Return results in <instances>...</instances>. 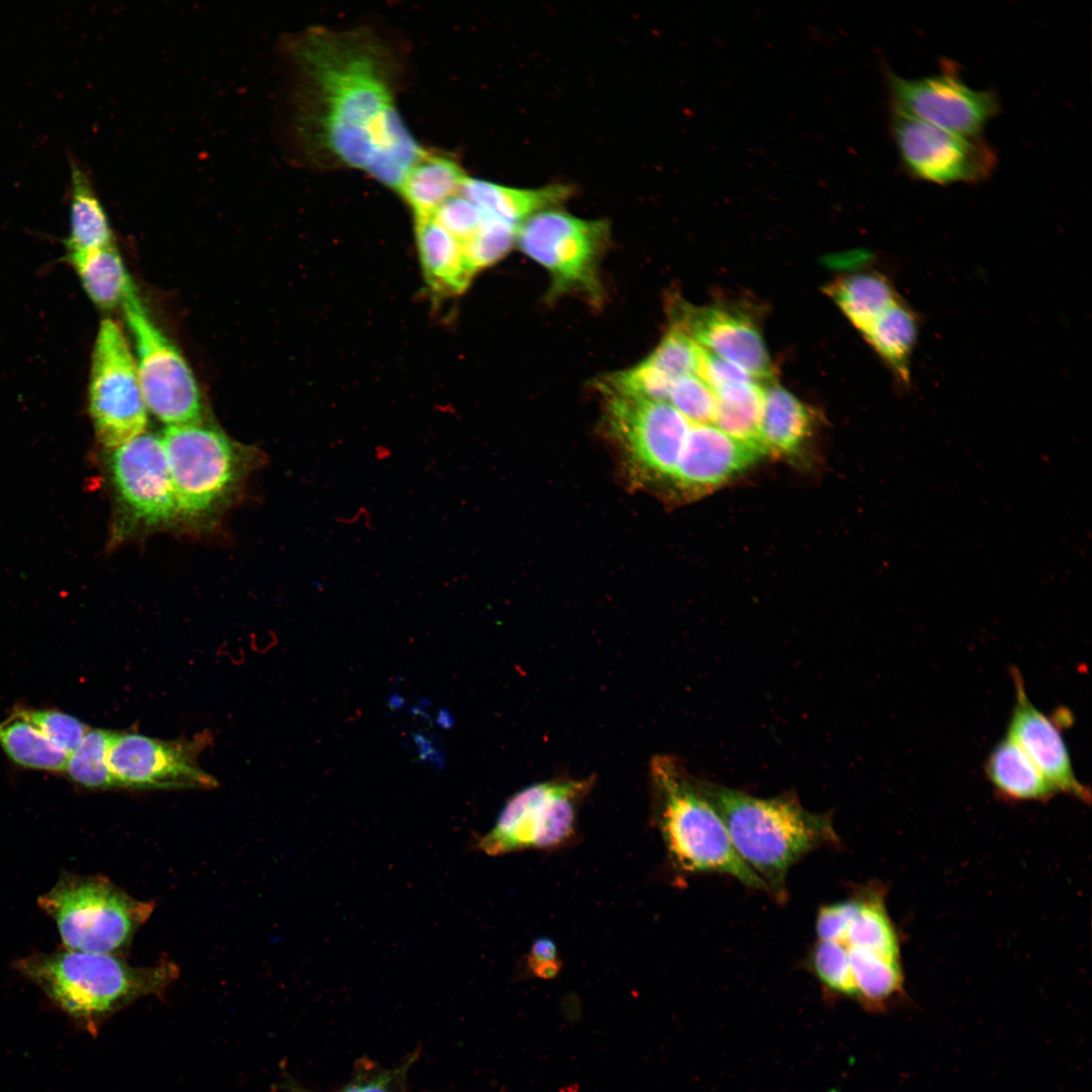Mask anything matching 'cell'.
<instances>
[{
    "instance_id": "obj_1",
    "label": "cell",
    "mask_w": 1092,
    "mask_h": 1092,
    "mask_svg": "<svg viewBox=\"0 0 1092 1092\" xmlns=\"http://www.w3.org/2000/svg\"><path fill=\"white\" fill-rule=\"evenodd\" d=\"M296 74L293 128L314 162L360 170L396 190L426 151L397 110V63L364 28H308L285 44Z\"/></svg>"
},
{
    "instance_id": "obj_2",
    "label": "cell",
    "mask_w": 1092,
    "mask_h": 1092,
    "mask_svg": "<svg viewBox=\"0 0 1092 1092\" xmlns=\"http://www.w3.org/2000/svg\"><path fill=\"white\" fill-rule=\"evenodd\" d=\"M696 780L723 820L737 854L779 897L784 896L793 864L811 850L838 840L831 819L808 811L792 794L759 798Z\"/></svg>"
},
{
    "instance_id": "obj_3",
    "label": "cell",
    "mask_w": 1092,
    "mask_h": 1092,
    "mask_svg": "<svg viewBox=\"0 0 1092 1092\" xmlns=\"http://www.w3.org/2000/svg\"><path fill=\"white\" fill-rule=\"evenodd\" d=\"M696 779L673 755L656 754L650 760L653 819L672 866L684 874L726 875L769 892L737 854L723 820Z\"/></svg>"
},
{
    "instance_id": "obj_4",
    "label": "cell",
    "mask_w": 1092,
    "mask_h": 1092,
    "mask_svg": "<svg viewBox=\"0 0 1092 1092\" xmlns=\"http://www.w3.org/2000/svg\"><path fill=\"white\" fill-rule=\"evenodd\" d=\"M19 970L90 1028L136 999L160 995L178 976L172 963L133 967L111 953L69 948L24 959Z\"/></svg>"
},
{
    "instance_id": "obj_5",
    "label": "cell",
    "mask_w": 1092,
    "mask_h": 1092,
    "mask_svg": "<svg viewBox=\"0 0 1092 1092\" xmlns=\"http://www.w3.org/2000/svg\"><path fill=\"white\" fill-rule=\"evenodd\" d=\"M180 518H208L231 499L253 462L250 447L198 424L167 426L161 435Z\"/></svg>"
},
{
    "instance_id": "obj_6",
    "label": "cell",
    "mask_w": 1092,
    "mask_h": 1092,
    "mask_svg": "<svg viewBox=\"0 0 1092 1092\" xmlns=\"http://www.w3.org/2000/svg\"><path fill=\"white\" fill-rule=\"evenodd\" d=\"M67 948L112 953L129 941L154 904L139 901L105 879L66 878L39 899Z\"/></svg>"
},
{
    "instance_id": "obj_7",
    "label": "cell",
    "mask_w": 1092,
    "mask_h": 1092,
    "mask_svg": "<svg viewBox=\"0 0 1092 1092\" xmlns=\"http://www.w3.org/2000/svg\"><path fill=\"white\" fill-rule=\"evenodd\" d=\"M595 778L557 779L529 785L504 805L492 828L477 841L487 855L553 849L571 841L578 810Z\"/></svg>"
},
{
    "instance_id": "obj_8",
    "label": "cell",
    "mask_w": 1092,
    "mask_h": 1092,
    "mask_svg": "<svg viewBox=\"0 0 1092 1092\" xmlns=\"http://www.w3.org/2000/svg\"><path fill=\"white\" fill-rule=\"evenodd\" d=\"M148 411L167 426L201 423L203 406L192 370L152 320L133 287L122 305Z\"/></svg>"
},
{
    "instance_id": "obj_9",
    "label": "cell",
    "mask_w": 1092,
    "mask_h": 1092,
    "mask_svg": "<svg viewBox=\"0 0 1092 1092\" xmlns=\"http://www.w3.org/2000/svg\"><path fill=\"white\" fill-rule=\"evenodd\" d=\"M607 235L603 221L550 208L521 224L516 243L548 271L551 296L578 291L598 299V268Z\"/></svg>"
},
{
    "instance_id": "obj_10",
    "label": "cell",
    "mask_w": 1092,
    "mask_h": 1092,
    "mask_svg": "<svg viewBox=\"0 0 1092 1092\" xmlns=\"http://www.w3.org/2000/svg\"><path fill=\"white\" fill-rule=\"evenodd\" d=\"M89 412L99 442L112 450L145 432L148 408L134 357L119 326L101 322L92 355Z\"/></svg>"
},
{
    "instance_id": "obj_11",
    "label": "cell",
    "mask_w": 1092,
    "mask_h": 1092,
    "mask_svg": "<svg viewBox=\"0 0 1092 1092\" xmlns=\"http://www.w3.org/2000/svg\"><path fill=\"white\" fill-rule=\"evenodd\" d=\"M890 133L903 169L920 181L974 184L996 168V153L981 136L953 133L892 111Z\"/></svg>"
},
{
    "instance_id": "obj_12",
    "label": "cell",
    "mask_w": 1092,
    "mask_h": 1092,
    "mask_svg": "<svg viewBox=\"0 0 1092 1092\" xmlns=\"http://www.w3.org/2000/svg\"><path fill=\"white\" fill-rule=\"evenodd\" d=\"M890 111L944 130L980 136L1000 111L993 91L978 90L965 83L954 65L944 63L940 72L920 78H904L885 71Z\"/></svg>"
},
{
    "instance_id": "obj_13",
    "label": "cell",
    "mask_w": 1092,
    "mask_h": 1092,
    "mask_svg": "<svg viewBox=\"0 0 1092 1092\" xmlns=\"http://www.w3.org/2000/svg\"><path fill=\"white\" fill-rule=\"evenodd\" d=\"M110 451L108 469L123 528L153 529L180 518L161 437L144 432Z\"/></svg>"
},
{
    "instance_id": "obj_14",
    "label": "cell",
    "mask_w": 1092,
    "mask_h": 1092,
    "mask_svg": "<svg viewBox=\"0 0 1092 1092\" xmlns=\"http://www.w3.org/2000/svg\"><path fill=\"white\" fill-rule=\"evenodd\" d=\"M609 428L647 477L673 478L691 423L670 403L603 391Z\"/></svg>"
},
{
    "instance_id": "obj_15",
    "label": "cell",
    "mask_w": 1092,
    "mask_h": 1092,
    "mask_svg": "<svg viewBox=\"0 0 1092 1092\" xmlns=\"http://www.w3.org/2000/svg\"><path fill=\"white\" fill-rule=\"evenodd\" d=\"M201 741H166L135 733H115L107 762L115 787L212 789L217 781L197 761Z\"/></svg>"
},
{
    "instance_id": "obj_16",
    "label": "cell",
    "mask_w": 1092,
    "mask_h": 1092,
    "mask_svg": "<svg viewBox=\"0 0 1092 1092\" xmlns=\"http://www.w3.org/2000/svg\"><path fill=\"white\" fill-rule=\"evenodd\" d=\"M673 323L700 347L740 367L761 384L774 371L763 339L753 321L728 306H694L677 301Z\"/></svg>"
},
{
    "instance_id": "obj_17",
    "label": "cell",
    "mask_w": 1092,
    "mask_h": 1092,
    "mask_svg": "<svg viewBox=\"0 0 1092 1092\" xmlns=\"http://www.w3.org/2000/svg\"><path fill=\"white\" fill-rule=\"evenodd\" d=\"M1011 674L1016 697L1007 736L1025 752L1057 792L1089 802L1090 792L1074 772L1060 725L1031 703L1020 672L1012 668Z\"/></svg>"
},
{
    "instance_id": "obj_18",
    "label": "cell",
    "mask_w": 1092,
    "mask_h": 1092,
    "mask_svg": "<svg viewBox=\"0 0 1092 1092\" xmlns=\"http://www.w3.org/2000/svg\"><path fill=\"white\" fill-rule=\"evenodd\" d=\"M765 454L763 448L737 440L714 425L691 424L672 480L695 492L704 491L726 482Z\"/></svg>"
},
{
    "instance_id": "obj_19",
    "label": "cell",
    "mask_w": 1092,
    "mask_h": 1092,
    "mask_svg": "<svg viewBox=\"0 0 1092 1092\" xmlns=\"http://www.w3.org/2000/svg\"><path fill=\"white\" fill-rule=\"evenodd\" d=\"M415 233L421 264L430 288L441 295L464 291L474 272L465 258L462 243L430 216L415 217Z\"/></svg>"
},
{
    "instance_id": "obj_20",
    "label": "cell",
    "mask_w": 1092,
    "mask_h": 1092,
    "mask_svg": "<svg viewBox=\"0 0 1092 1092\" xmlns=\"http://www.w3.org/2000/svg\"><path fill=\"white\" fill-rule=\"evenodd\" d=\"M462 189L486 214L517 229L536 213L563 201L570 193L568 187L561 185L521 189L469 176L464 178Z\"/></svg>"
},
{
    "instance_id": "obj_21",
    "label": "cell",
    "mask_w": 1092,
    "mask_h": 1092,
    "mask_svg": "<svg viewBox=\"0 0 1092 1092\" xmlns=\"http://www.w3.org/2000/svg\"><path fill=\"white\" fill-rule=\"evenodd\" d=\"M812 414L805 403L774 381L762 384L759 441L766 453L795 454L809 437Z\"/></svg>"
},
{
    "instance_id": "obj_22",
    "label": "cell",
    "mask_w": 1092,
    "mask_h": 1092,
    "mask_svg": "<svg viewBox=\"0 0 1092 1092\" xmlns=\"http://www.w3.org/2000/svg\"><path fill=\"white\" fill-rule=\"evenodd\" d=\"M65 243L69 254L114 245L113 232L94 183L74 158L70 160V232Z\"/></svg>"
},
{
    "instance_id": "obj_23",
    "label": "cell",
    "mask_w": 1092,
    "mask_h": 1092,
    "mask_svg": "<svg viewBox=\"0 0 1092 1092\" xmlns=\"http://www.w3.org/2000/svg\"><path fill=\"white\" fill-rule=\"evenodd\" d=\"M466 174L452 156L427 150L395 190L414 217L430 214L460 186Z\"/></svg>"
},
{
    "instance_id": "obj_24",
    "label": "cell",
    "mask_w": 1092,
    "mask_h": 1092,
    "mask_svg": "<svg viewBox=\"0 0 1092 1092\" xmlns=\"http://www.w3.org/2000/svg\"><path fill=\"white\" fill-rule=\"evenodd\" d=\"M919 326L917 313L901 297L863 335L903 387L911 381V358Z\"/></svg>"
},
{
    "instance_id": "obj_25",
    "label": "cell",
    "mask_w": 1092,
    "mask_h": 1092,
    "mask_svg": "<svg viewBox=\"0 0 1092 1092\" xmlns=\"http://www.w3.org/2000/svg\"><path fill=\"white\" fill-rule=\"evenodd\" d=\"M985 771L995 790L1013 801H1044L1056 789L1008 736L987 756Z\"/></svg>"
},
{
    "instance_id": "obj_26",
    "label": "cell",
    "mask_w": 1092,
    "mask_h": 1092,
    "mask_svg": "<svg viewBox=\"0 0 1092 1092\" xmlns=\"http://www.w3.org/2000/svg\"><path fill=\"white\" fill-rule=\"evenodd\" d=\"M825 292L862 336L901 298L889 278L875 271L839 277Z\"/></svg>"
},
{
    "instance_id": "obj_27",
    "label": "cell",
    "mask_w": 1092,
    "mask_h": 1092,
    "mask_svg": "<svg viewBox=\"0 0 1092 1092\" xmlns=\"http://www.w3.org/2000/svg\"><path fill=\"white\" fill-rule=\"evenodd\" d=\"M68 260L90 299L100 308L121 306L134 287L115 245L71 253Z\"/></svg>"
},
{
    "instance_id": "obj_28",
    "label": "cell",
    "mask_w": 1092,
    "mask_h": 1092,
    "mask_svg": "<svg viewBox=\"0 0 1092 1092\" xmlns=\"http://www.w3.org/2000/svg\"><path fill=\"white\" fill-rule=\"evenodd\" d=\"M847 948L855 1001L868 1009L882 1010L902 989L899 959L858 947Z\"/></svg>"
},
{
    "instance_id": "obj_29",
    "label": "cell",
    "mask_w": 1092,
    "mask_h": 1092,
    "mask_svg": "<svg viewBox=\"0 0 1092 1092\" xmlns=\"http://www.w3.org/2000/svg\"><path fill=\"white\" fill-rule=\"evenodd\" d=\"M715 426L737 440L763 448L758 433L762 384L756 380L735 383L715 391Z\"/></svg>"
},
{
    "instance_id": "obj_30",
    "label": "cell",
    "mask_w": 1092,
    "mask_h": 1092,
    "mask_svg": "<svg viewBox=\"0 0 1092 1092\" xmlns=\"http://www.w3.org/2000/svg\"><path fill=\"white\" fill-rule=\"evenodd\" d=\"M0 746L10 759L24 767L62 771L68 760L66 752L18 717L0 724Z\"/></svg>"
},
{
    "instance_id": "obj_31",
    "label": "cell",
    "mask_w": 1092,
    "mask_h": 1092,
    "mask_svg": "<svg viewBox=\"0 0 1092 1092\" xmlns=\"http://www.w3.org/2000/svg\"><path fill=\"white\" fill-rule=\"evenodd\" d=\"M856 900V909L843 943L848 947L863 948L899 959L898 936L882 898L868 895Z\"/></svg>"
},
{
    "instance_id": "obj_32",
    "label": "cell",
    "mask_w": 1092,
    "mask_h": 1092,
    "mask_svg": "<svg viewBox=\"0 0 1092 1092\" xmlns=\"http://www.w3.org/2000/svg\"><path fill=\"white\" fill-rule=\"evenodd\" d=\"M111 736V731L103 729L87 731L66 763L65 770L74 782L93 789L115 787L107 762Z\"/></svg>"
},
{
    "instance_id": "obj_33",
    "label": "cell",
    "mask_w": 1092,
    "mask_h": 1092,
    "mask_svg": "<svg viewBox=\"0 0 1092 1092\" xmlns=\"http://www.w3.org/2000/svg\"><path fill=\"white\" fill-rule=\"evenodd\" d=\"M810 964L827 992L855 1000L848 948L843 942L818 940L812 950Z\"/></svg>"
},
{
    "instance_id": "obj_34",
    "label": "cell",
    "mask_w": 1092,
    "mask_h": 1092,
    "mask_svg": "<svg viewBox=\"0 0 1092 1092\" xmlns=\"http://www.w3.org/2000/svg\"><path fill=\"white\" fill-rule=\"evenodd\" d=\"M674 380L645 360L606 376L600 381L603 391L668 402Z\"/></svg>"
},
{
    "instance_id": "obj_35",
    "label": "cell",
    "mask_w": 1092,
    "mask_h": 1092,
    "mask_svg": "<svg viewBox=\"0 0 1092 1092\" xmlns=\"http://www.w3.org/2000/svg\"><path fill=\"white\" fill-rule=\"evenodd\" d=\"M700 355L701 347L686 332L671 325L644 360L675 381L698 374Z\"/></svg>"
},
{
    "instance_id": "obj_36",
    "label": "cell",
    "mask_w": 1092,
    "mask_h": 1092,
    "mask_svg": "<svg viewBox=\"0 0 1092 1092\" xmlns=\"http://www.w3.org/2000/svg\"><path fill=\"white\" fill-rule=\"evenodd\" d=\"M517 233V228L485 213L477 232L462 243L471 270L476 273L502 259L516 243Z\"/></svg>"
},
{
    "instance_id": "obj_37",
    "label": "cell",
    "mask_w": 1092,
    "mask_h": 1092,
    "mask_svg": "<svg viewBox=\"0 0 1092 1092\" xmlns=\"http://www.w3.org/2000/svg\"><path fill=\"white\" fill-rule=\"evenodd\" d=\"M462 183L463 181L456 191L425 216H430L452 237L464 243L480 228L485 213L464 193Z\"/></svg>"
},
{
    "instance_id": "obj_38",
    "label": "cell",
    "mask_w": 1092,
    "mask_h": 1092,
    "mask_svg": "<svg viewBox=\"0 0 1092 1092\" xmlns=\"http://www.w3.org/2000/svg\"><path fill=\"white\" fill-rule=\"evenodd\" d=\"M668 403L691 424L712 425L716 415V395L697 375L681 377L672 384Z\"/></svg>"
},
{
    "instance_id": "obj_39",
    "label": "cell",
    "mask_w": 1092,
    "mask_h": 1092,
    "mask_svg": "<svg viewBox=\"0 0 1092 1092\" xmlns=\"http://www.w3.org/2000/svg\"><path fill=\"white\" fill-rule=\"evenodd\" d=\"M15 715L34 726L68 756L77 748L89 730L78 719L60 711L20 710Z\"/></svg>"
},
{
    "instance_id": "obj_40",
    "label": "cell",
    "mask_w": 1092,
    "mask_h": 1092,
    "mask_svg": "<svg viewBox=\"0 0 1092 1092\" xmlns=\"http://www.w3.org/2000/svg\"><path fill=\"white\" fill-rule=\"evenodd\" d=\"M856 905V898H852L822 907L816 920L818 939L843 942Z\"/></svg>"
},
{
    "instance_id": "obj_41",
    "label": "cell",
    "mask_w": 1092,
    "mask_h": 1092,
    "mask_svg": "<svg viewBox=\"0 0 1092 1092\" xmlns=\"http://www.w3.org/2000/svg\"><path fill=\"white\" fill-rule=\"evenodd\" d=\"M697 376L704 380L714 393L731 384L756 380L740 367L702 347Z\"/></svg>"
},
{
    "instance_id": "obj_42",
    "label": "cell",
    "mask_w": 1092,
    "mask_h": 1092,
    "mask_svg": "<svg viewBox=\"0 0 1092 1092\" xmlns=\"http://www.w3.org/2000/svg\"><path fill=\"white\" fill-rule=\"evenodd\" d=\"M527 961L531 971L542 978H551L560 969L557 947L548 938H540L533 943Z\"/></svg>"
},
{
    "instance_id": "obj_43",
    "label": "cell",
    "mask_w": 1092,
    "mask_h": 1092,
    "mask_svg": "<svg viewBox=\"0 0 1092 1092\" xmlns=\"http://www.w3.org/2000/svg\"><path fill=\"white\" fill-rule=\"evenodd\" d=\"M292 1092H306L298 1088L293 1089ZM342 1092H388L385 1086L381 1082H370L362 1085H355Z\"/></svg>"
}]
</instances>
